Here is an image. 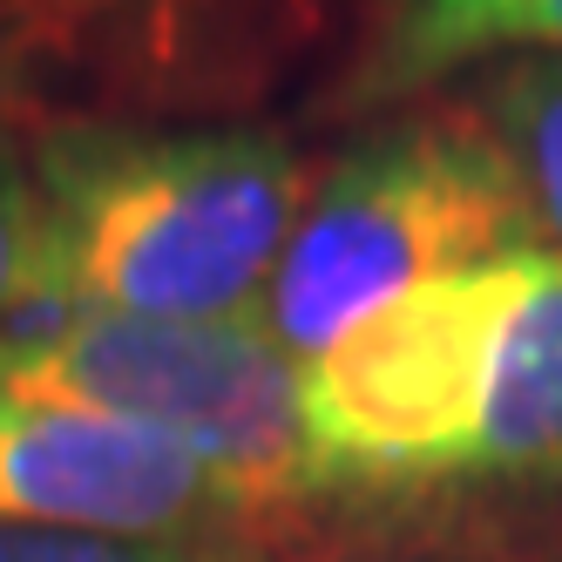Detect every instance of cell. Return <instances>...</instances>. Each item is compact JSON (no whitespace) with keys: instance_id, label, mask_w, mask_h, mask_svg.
<instances>
[{"instance_id":"6da1fadb","label":"cell","mask_w":562,"mask_h":562,"mask_svg":"<svg viewBox=\"0 0 562 562\" xmlns=\"http://www.w3.org/2000/svg\"><path fill=\"white\" fill-rule=\"evenodd\" d=\"M318 508L562 481V251L521 245L380 305L299 367Z\"/></svg>"},{"instance_id":"7a4b0ae2","label":"cell","mask_w":562,"mask_h":562,"mask_svg":"<svg viewBox=\"0 0 562 562\" xmlns=\"http://www.w3.org/2000/svg\"><path fill=\"white\" fill-rule=\"evenodd\" d=\"M27 170L42 204L27 318H258L312 190L271 123L48 115L27 130Z\"/></svg>"},{"instance_id":"3957f363","label":"cell","mask_w":562,"mask_h":562,"mask_svg":"<svg viewBox=\"0 0 562 562\" xmlns=\"http://www.w3.org/2000/svg\"><path fill=\"white\" fill-rule=\"evenodd\" d=\"M521 245H536L529 211L474 115L461 102L400 115L312 170L258 333L305 367L380 305Z\"/></svg>"},{"instance_id":"277c9868","label":"cell","mask_w":562,"mask_h":562,"mask_svg":"<svg viewBox=\"0 0 562 562\" xmlns=\"http://www.w3.org/2000/svg\"><path fill=\"white\" fill-rule=\"evenodd\" d=\"M0 380L183 448L258 515L265 536L318 508L299 359L278 352L258 318L170 326V318L42 312L0 333Z\"/></svg>"},{"instance_id":"5b68a950","label":"cell","mask_w":562,"mask_h":562,"mask_svg":"<svg viewBox=\"0 0 562 562\" xmlns=\"http://www.w3.org/2000/svg\"><path fill=\"white\" fill-rule=\"evenodd\" d=\"M0 521L251 555L258 515L183 448L0 380Z\"/></svg>"},{"instance_id":"8992f818","label":"cell","mask_w":562,"mask_h":562,"mask_svg":"<svg viewBox=\"0 0 562 562\" xmlns=\"http://www.w3.org/2000/svg\"><path fill=\"white\" fill-rule=\"evenodd\" d=\"M562 55V0H367V34L339 102L386 109L454 68Z\"/></svg>"},{"instance_id":"52a82bcc","label":"cell","mask_w":562,"mask_h":562,"mask_svg":"<svg viewBox=\"0 0 562 562\" xmlns=\"http://www.w3.org/2000/svg\"><path fill=\"white\" fill-rule=\"evenodd\" d=\"M502 149L542 251H562V55L495 61L461 102Z\"/></svg>"},{"instance_id":"ba28073f","label":"cell","mask_w":562,"mask_h":562,"mask_svg":"<svg viewBox=\"0 0 562 562\" xmlns=\"http://www.w3.org/2000/svg\"><path fill=\"white\" fill-rule=\"evenodd\" d=\"M318 562H549V542L515 536L508 521L481 508L414 502V508L359 515Z\"/></svg>"},{"instance_id":"9c48e42d","label":"cell","mask_w":562,"mask_h":562,"mask_svg":"<svg viewBox=\"0 0 562 562\" xmlns=\"http://www.w3.org/2000/svg\"><path fill=\"white\" fill-rule=\"evenodd\" d=\"M34 258H42V204L27 170V130L0 123V333L34 312Z\"/></svg>"},{"instance_id":"30bf717a","label":"cell","mask_w":562,"mask_h":562,"mask_svg":"<svg viewBox=\"0 0 562 562\" xmlns=\"http://www.w3.org/2000/svg\"><path fill=\"white\" fill-rule=\"evenodd\" d=\"M0 562H224V555H211V549H177V542H123V536L14 529V521H0Z\"/></svg>"},{"instance_id":"8fae6325","label":"cell","mask_w":562,"mask_h":562,"mask_svg":"<svg viewBox=\"0 0 562 562\" xmlns=\"http://www.w3.org/2000/svg\"><path fill=\"white\" fill-rule=\"evenodd\" d=\"M42 55H48V21L27 0H0V123L34 95V75L48 68Z\"/></svg>"},{"instance_id":"7c38bea8","label":"cell","mask_w":562,"mask_h":562,"mask_svg":"<svg viewBox=\"0 0 562 562\" xmlns=\"http://www.w3.org/2000/svg\"><path fill=\"white\" fill-rule=\"evenodd\" d=\"M224 562H278V555H265V549H251V555H224Z\"/></svg>"},{"instance_id":"4fadbf2b","label":"cell","mask_w":562,"mask_h":562,"mask_svg":"<svg viewBox=\"0 0 562 562\" xmlns=\"http://www.w3.org/2000/svg\"><path fill=\"white\" fill-rule=\"evenodd\" d=\"M549 562H562V536H549Z\"/></svg>"}]
</instances>
